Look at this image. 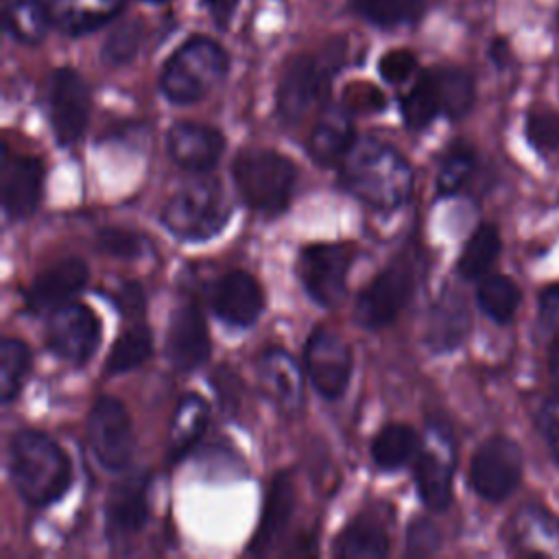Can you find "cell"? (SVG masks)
Segmentation results:
<instances>
[{"mask_svg": "<svg viewBox=\"0 0 559 559\" xmlns=\"http://www.w3.org/2000/svg\"><path fill=\"white\" fill-rule=\"evenodd\" d=\"M142 35H144V26L140 20H127L120 26H116L100 50V57L105 63L109 66H124L129 63L140 46H142Z\"/></svg>", "mask_w": 559, "mask_h": 559, "instance_id": "obj_39", "label": "cell"}, {"mask_svg": "<svg viewBox=\"0 0 559 559\" xmlns=\"http://www.w3.org/2000/svg\"><path fill=\"white\" fill-rule=\"evenodd\" d=\"M400 111L406 127L411 129H424L435 120V116L441 114V105H439V96H437V87L430 70L424 72L413 83V87L402 96Z\"/></svg>", "mask_w": 559, "mask_h": 559, "instance_id": "obj_36", "label": "cell"}, {"mask_svg": "<svg viewBox=\"0 0 559 559\" xmlns=\"http://www.w3.org/2000/svg\"><path fill=\"white\" fill-rule=\"evenodd\" d=\"M334 555L343 559H380L389 555V535L371 518H354L336 537Z\"/></svg>", "mask_w": 559, "mask_h": 559, "instance_id": "obj_28", "label": "cell"}, {"mask_svg": "<svg viewBox=\"0 0 559 559\" xmlns=\"http://www.w3.org/2000/svg\"><path fill=\"white\" fill-rule=\"evenodd\" d=\"M539 323L546 332L559 334V284L544 288L539 295Z\"/></svg>", "mask_w": 559, "mask_h": 559, "instance_id": "obj_45", "label": "cell"}, {"mask_svg": "<svg viewBox=\"0 0 559 559\" xmlns=\"http://www.w3.org/2000/svg\"><path fill=\"white\" fill-rule=\"evenodd\" d=\"M114 299L120 306V310H124V312L138 314L142 310V290L135 284H124Z\"/></svg>", "mask_w": 559, "mask_h": 559, "instance_id": "obj_47", "label": "cell"}, {"mask_svg": "<svg viewBox=\"0 0 559 559\" xmlns=\"http://www.w3.org/2000/svg\"><path fill=\"white\" fill-rule=\"evenodd\" d=\"M500 255V234L493 225H480L465 242L459 255V275L463 280H480Z\"/></svg>", "mask_w": 559, "mask_h": 559, "instance_id": "obj_33", "label": "cell"}, {"mask_svg": "<svg viewBox=\"0 0 559 559\" xmlns=\"http://www.w3.org/2000/svg\"><path fill=\"white\" fill-rule=\"evenodd\" d=\"M240 199L262 216L282 214L295 192V164L273 148H245L231 164Z\"/></svg>", "mask_w": 559, "mask_h": 559, "instance_id": "obj_4", "label": "cell"}, {"mask_svg": "<svg viewBox=\"0 0 559 559\" xmlns=\"http://www.w3.org/2000/svg\"><path fill=\"white\" fill-rule=\"evenodd\" d=\"M439 531L432 522L419 518L408 524L406 531V555L411 557H424L432 555L439 548Z\"/></svg>", "mask_w": 559, "mask_h": 559, "instance_id": "obj_43", "label": "cell"}, {"mask_svg": "<svg viewBox=\"0 0 559 559\" xmlns=\"http://www.w3.org/2000/svg\"><path fill=\"white\" fill-rule=\"evenodd\" d=\"M148 518V474L127 476L114 487L107 500V535L124 539L140 533Z\"/></svg>", "mask_w": 559, "mask_h": 559, "instance_id": "obj_22", "label": "cell"}, {"mask_svg": "<svg viewBox=\"0 0 559 559\" xmlns=\"http://www.w3.org/2000/svg\"><path fill=\"white\" fill-rule=\"evenodd\" d=\"M526 138L537 151L559 148V114L546 107L531 109L526 116Z\"/></svg>", "mask_w": 559, "mask_h": 559, "instance_id": "obj_40", "label": "cell"}, {"mask_svg": "<svg viewBox=\"0 0 559 559\" xmlns=\"http://www.w3.org/2000/svg\"><path fill=\"white\" fill-rule=\"evenodd\" d=\"M50 129L61 146L76 144L90 120V87L72 68H59L50 76L48 90Z\"/></svg>", "mask_w": 559, "mask_h": 559, "instance_id": "obj_14", "label": "cell"}, {"mask_svg": "<svg viewBox=\"0 0 559 559\" xmlns=\"http://www.w3.org/2000/svg\"><path fill=\"white\" fill-rule=\"evenodd\" d=\"M419 445L421 439L413 426L391 421L376 432L369 452L380 469L395 472L417 454Z\"/></svg>", "mask_w": 559, "mask_h": 559, "instance_id": "obj_29", "label": "cell"}, {"mask_svg": "<svg viewBox=\"0 0 559 559\" xmlns=\"http://www.w3.org/2000/svg\"><path fill=\"white\" fill-rule=\"evenodd\" d=\"M537 426L542 430L546 445L550 448L552 459L559 465V400L544 402V406L539 408V415H537Z\"/></svg>", "mask_w": 559, "mask_h": 559, "instance_id": "obj_44", "label": "cell"}, {"mask_svg": "<svg viewBox=\"0 0 559 559\" xmlns=\"http://www.w3.org/2000/svg\"><path fill=\"white\" fill-rule=\"evenodd\" d=\"M550 373H552V380H555V386L559 391V338L552 347V354H550Z\"/></svg>", "mask_w": 559, "mask_h": 559, "instance_id": "obj_48", "label": "cell"}, {"mask_svg": "<svg viewBox=\"0 0 559 559\" xmlns=\"http://www.w3.org/2000/svg\"><path fill=\"white\" fill-rule=\"evenodd\" d=\"M480 310L496 323H509L520 306V288L507 275H485L476 288Z\"/></svg>", "mask_w": 559, "mask_h": 559, "instance_id": "obj_34", "label": "cell"}, {"mask_svg": "<svg viewBox=\"0 0 559 559\" xmlns=\"http://www.w3.org/2000/svg\"><path fill=\"white\" fill-rule=\"evenodd\" d=\"M4 28L20 41L37 44L50 26L48 9L39 0H2Z\"/></svg>", "mask_w": 559, "mask_h": 559, "instance_id": "obj_32", "label": "cell"}, {"mask_svg": "<svg viewBox=\"0 0 559 559\" xmlns=\"http://www.w3.org/2000/svg\"><path fill=\"white\" fill-rule=\"evenodd\" d=\"M338 59L341 55L330 48V52L323 57L301 55L288 63L275 98L277 114L286 124L299 122L312 109V105L325 98Z\"/></svg>", "mask_w": 559, "mask_h": 559, "instance_id": "obj_7", "label": "cell"}, {"mask_svg": "<svg viewBox=\"0 0 559 559\" xmlns=\"http://www.w3.org/2000/svg\"><path fill=\"white\" fill-rule=\"evenodd\" d=\"M417 286V260L406 249L400 251L365 286L354 306V319L367 330H380L397 319Z\"/></svg>", "mask_w": 559, "mask_h": 559, "instance_id": "obj_6", "label": "cell"}, {"mask_svg": "<svg viewBox=\"0 0 559 559\" xmlns=\"http://www.w3.org/2000/svg\"><path fill=\"white\" fill-rule=\"evenodd\" d=\"M166 146L170 159L179 168L194 175H203L218 164L225 151V138L218 129L210 124L181 120L168 129Z\"/></svg>", "mask_w": 559, "mask_h": 559, "instance_id": "obj_18", "label": "cell"}, {"mask_svg": "<svg viewBox=\"0 0 559 559\" xmlns=\"http://www.w3.org/2000/svg\"><path fill=\"white\" fill-rule=\"evenodd\" d=\"M212 338L197 304H183L170 314L166 332V356L177 371H194L207 362Z\"/></svg>", "mask_w": 559, "mask_h": 559, "instance_id": "obj_16", "label": "cell"}, {"mask_svg": "<svg viewBox=\"0 0 559 559\" xmlns=\"http://www.w3.org/2000/svg\"><path fill=\"white\" fill-rule=\"evenodd\" d=\"M474 166H476L474 151L463 142L452 144L439 164V173H437L439 194L443 197L456 194L474 173Z\"/></svg>", "mask_w": 559, "mask_h": 559, "instance_id": "obj_38", "label": "cell"}, {"mask_svg": "<svg viewBox=\"0 0 559 559\" xmlns=\"http://www.w3.org/2000/svg\"><path fill=\"white\" fill-rule=\"evenodd\" d=\"M98 249L122 260L142 255L144 240L140 234L122 227H105L98 231Z\"/></svg>", "mask_w": 559, "mask_h": 559, "instance_id": "obj_41", "label": "cell"}, {"mask_svg": "<svg viewBox=\"0 0 559 559\" xmlns=\"http://www.w3.org/2000/svg\"><path fill=\"white\" fill-rule=\"evenodd\" d=\"M212 312L227 325L247 328L264 310V290L247 271H229L210 290Z\"/></svg>", "mask_w": 559, "mask_h": 559, "instance_id": "obj_19", "label": "cell"}, {"mask_svg": "<svg viewBox=\"0 0 559 559\" xmlns=\"http://www.w3.org/2000/svg\"><path fill=\"white\" fill-rule=\"evenodd\" d=\"M522 476L520 445L507 437L483 441L469 463L472 489L489 502H500L513 493Z\"/></svg>", "mask_w": 559, "mask_h": 559, "instance_id": "obj_10", "label": "cell"}, {"mask_svg": "<svg viewBox=\"0 0 559 559\" xmlns=\"http://www.w3.org/2000/svg\"><path fill=\"white\" fill-rule=\"evenodd\" d=\"M231 216V203L221 181L207 175L183 183L175 190L159 212L162 225L177 238L201 242L227 225Z\"/></svg>", "mask_w": 559, "mask_h": 559, "instance_id": "obj_5", "label": "cell"}, {"mask_svg": "<svg viewBox=\"0 0 559 559\" xmlns=\"http://www.w3.org/2000/svg\"><path fill=\"white\" fill-rule=\"evenodd\" d=\"M441 105V114L450 120L463 118L474 105V79L461 68L430 70Z\"/></svg>", "mask_w": 559, "mask_h": 559, "instance_id": "obj_31", "label": "cell"}, {"mask_svg": "<svg viewBox=\"0 0 559 559\" xmlns=\"http://www.w3.org/2000/svg\"><path fill=\"white\" fill-rule=\"evenodd\" d=\"M87 445L105 472L120 474L129 467L135 437L131 417L120 400L103 395L94 402L87 415Z\"/></svg>", "mask_w": 559, "mask_h": 559, "instance_id": "obj_9", "label": "cell"}, {"mask_svg": "<svg viewBox=\"0 0 559 559\" xmlns=\"http://www.w3.org/2000/svg\"><path fill=\"white\" fill-rule=\"evenodd\" d=\"M356 142L352 111L345 105H330L321 111L310 140L308 153L317 164H338Z\"/></svg>", "mask_w": 559, "mask_h": 559, "instance_id": "obj_24", "label": "cell"}, {"mask_svg": "<svg viewBox=\"0 0 559 559\" xmlns=\"http://www.w3.org/2000/svg\"><path fill=\"white\" fill-rule=\"evenodd\" d=\"M262 397L284 415H295L304 404V376L297 360L280 347L266 349L255 365Z\"/></svg>", "mask_w": 559, "mask_h": 559, "instance_id": "obj_17", "label": "cell"}, {"mask_svg": "<svg viewBox=\"0 0 559 559\" xmlns=\"http://www.w3.org/2000/svg\"><path fill=\"white\" fill-rule=\"evenodd\" d=\"M124 0H46L48 17L66 35H85L111 22Z\"/></svg>", "mask_w": 559, "mask_h": 559, "instance_id": "obj_25", "label": "cell"}, {"mask_svg": "<svg viewBox=\"0 0 559 559\" xmlns=\"http://www.w3.org/2000/svg\"><path fill=\"white\" fill-rule=\"evenodd\" d=\"M229 57L210 37L186 39L164 63L159 90L175 105H192L205 98L227 74Z\"/></svg>", "mask_w": 559, "mask_h": 559, "instance_id": "obj_3", "label": "cell"}, {"mask_svg": "<svg viewBox=\"0 0 559 559\" xmlns=\"http://www.w3.org/2000/svg\"><path fill=\"white\" fill-rule=\"evenodd\" d=\"M454 445L445 430L430 428V435L419 445L413 465V480L421 502L432 511H445L452 502L454 478Z\"/></svg>", "mask_w": 559, "mask_h": 559, "instance_id": "obj_12", "label": "cell"}, {"mask_svg": "<svg viewBox=\"0 0 559 559\" xmlns=\"http://www.w3.org/2000/svg\"><path fill=\"white\" fill-rule=\"evenodd\" d=\"M207 13L212 15V20L216 22L218 28H225L236 11V4L238 0H203Z\"/></svg>", "mask_w": 559, "mask_h": 559, "instance_id": "obj_46", "label": "cell"}, {"mask_svg": "<svg viewBox=\"0 0 559 559\" xmlns=\"http://www.w3.org/2000/svg\"><path fill=\"white\" fill-rule=\"evenodd\" d=\"M341 186L365 205L391 212L404 205L413 192V168L391 144L376 138H356L338 162Z\"/></svg>", "mask_w": 559, "mask_h": 559, "instance_id": "obj_1", "label": "cell"}, {"mask_svg": "<svg viewBox=\"0 0 559 559\" xmlns=\"http://www.w3.org/2000/svg\"><path fill=\"white\" fill-rule=\"evenodd\" d=\"M44 164L33 155L4 151L2 159V210L7 218L22 221L37 212L44 190Z\"/></svg>", "mask_w": 559, "mask_h": 559, "instance_id": "obj_15", "label": "cell"}, {"mask_svg": "<svg viewBox=\"0 0 559 559\" xmlns=\"http://www.w3.org/2000/svg\"><path fill=\"white\" fill-rule=\"evenodd\" d=\"M417 68V59L411 50L406 48H395V50H389L380 57L378 61V72L380 76L391 83V85H397V83H404Z\"/></svg>", "mask_w": 559, "mask_h": 559, "instance_id": "obj_42", "label": "cell"}, {"mask_svg": "<svg viewBox=\"0 0 559 559\" xmlns=\"http://www.w3.org/2000/svg\"><path fill=\"white\" fill-rule=\"evenodd\" d=\"M304 365L317 393L325 400H336L345 393L352 378V347L338 332L319 328L306 343Z\"/></svg>", "mask_w": 559, "mask_h": 559, "instance_id": "obj_13", "label": "cell"}, {"mask_svg": "<svg viewBox=\"0 0 559 559\" xmlns=\"http://www.w3.org/2000/svg\"><path fill=\"white\" fill-rule=\"evenodd\" d=\"M424 4L426 0H352V7L360 17L386 28L419 20Z\"/></svg>", "mask_w": 559, "mask_h": 559, "instance_id": "obj_37", "label": "cell"}, {"mask_svg": "<svg viewBox=\"0 0 559 559\" xmlns=\"http://www.w3.org/2000/svg\"><path fill=\"white\" fill-rule=\"evenodd\" d=\"M210 421V408L205 400L197 393L181 395L175 415L170 421V439H168V459L179 461L183 459L203 437Z\"/></svg>", "mask_w": 559, "mask_h": 559, "instance_id": "obj_26", "label": "cell"}, {"mask_svg": "<svg viewBox=\"0 0 559 559\" xmlns=\"http://www.w3.org/2000/svg\"><path fill=\"white\" fill-rule=\"evenodd\" d=\"M513 544L526 555L559 557V522L537 507H526L513 518Z\"/></svg>", "mask_w": 559, "mask_h": 559, "instance_id": "obj_27", "label": "cell"}, {"mask_svg": "<svg viewBox=\"0 0 559 559\" xmlns=\"http://www.w3.org/2000/svg\"><path fill=\"white\" fill-rule=\"evenodd\" d=\"M293 509H295L293 478L286 472H280L273 476V480L266 489L258 528H255L245 552L253 555V557L269 555L280 544L282 535L286 533L288 522L293 518Z\"/></svg>", "mask_w": 559, "mask_h": 559, "instance_id": "obj_21", "label": "cell"}, {"mask_svg": "<svg viewBox=\"0 0 559 559\" xmlns=\"http://www.w3.org/2000/svg\"><path fill=\"white\" fill-rule=\"evenodd\" d=\"M31 371V349L20 338H4L0 343V400L11 404Z\"/></svg>", "mask_w": 559, "mask_h": 559, "instance_id": "obj_35", "label": "cell"}, {"mask_svg": "<svg viewBox=\"0 0 559 559\" xmlns=\"http://www.w3.org/2000/svg\"><path fill=\"white\" fill-rule=\"evenodd\" d=\"M153 354V338L146 325H131L127 328L111 345L107 360H105V373L107 376H120L127 371H133L142 367Z\"/></svg>", "mask_w": 559, "mask_h": 559, "instance_id": "obj_30", "label": "cell"}, {"mask_svg": "<svg viewBox=\"0 0 559 559\" xmlns=\"http://www.w3.org/2000/svg\"><path fill=\"white\" fill-rule=\"evenodd\" d=\"M146 2H153V4H159V2H166V0H146Z\"/></svg>", "mask_w": 559, "mask_h": 559, "instance_id": "obj_49", "label": "cell"}, {"mask_svg": "<svg viewBox=\"0 0 559 559\" xmlns=\"http://www.w3.org/2000/svg\"><path fill=\"white\" fill-rule=\"evenodd\" d=\"M472 330V314L461 293L443 290L426 319V345L435 354L454 352Z\"/></svg>", "mask_w": 559, "mask_h": 559, "instance_id": "obj_23", "label": "cell"}, {"mask_svg": "<svg viewBox=\"0 0 559 559\" xmlns=\"http://www.w3.org/2000/svg\"><path fill=\"white\" fill-rule=\"evenodd\" d=\"M352 262V242H310L297 255V277L314 304L332 308L345 297Z\"/></svg>", "mask_w": 559, "mask_h": 559, "instance_id": "obj_8", "label": "cell"}, {"mask_svg": "<svg viewBox=\"0 0 559 559\" xmlns=\"http://www.w3.org/2000/svg\"><path fill=\"white\" fill-rule=\"evenodd\" d=\"M9 478L15 493L33 509L61 500L72 485V463L44 432L20 430L9 441Z\"/></svg>", "mask_w": 559, "mask_h": 559, "instance_id": "obj_2", "label": "cell"}, {"mask_svg": "<svg viewBox=\"0 0 559 559\" xmlns=\"http://www.w3.org/2000/svg\"><path fill=\"white\" fill-rule=\"evenodd\" d=\"M87 266L81 258H66L44 269L33 277L24 304L33 314H50L52 310L70 304V299L85 286Z\"/></svg>", "mask_w": 559, "mask_h": 559, "instance_id": "obj_20", "label": "cell"}, {"mask_svg": "<svg viewBox=\"0 0 559 559\" xmlns=\"http://www.w3.org/2000/svg\"><path fill=\"white\" fill-rule=\"evenodd\" d=\"M48 349L63 362L81 367L92 360L100 343V321L92 308L70 301L50 312L46 330Z\"/></svg>", "mask_w": 559, "mask_h": 559, "instance_id": "obj_11", "label": "cell"}]
</instances>
